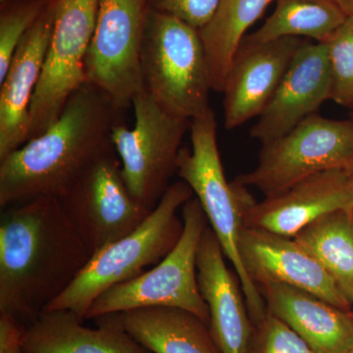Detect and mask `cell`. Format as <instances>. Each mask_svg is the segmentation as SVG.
I'll return each mask as SVG.
<instances>
[{
    "label": "cell",
    "mask_w": 353,
    "mask_h": 353,
    "mask_svg": "<svg viewBox=\"0 0 353 353\" xmlns=\"http://www.w3.org/2000/svg\"><path fill=\"white\" fill-rule=\"evenodd\" d=\"M92 255L57 197L1 209L0 313L27 327L63 294Z\"/></svg>",
    "instance_id": "obj_1"
},
{
    "label": "cell",
    "mask_w": 353,
    "mask_h": 353,
    "mask_svg": "<svg viewBox=\"0 0 353 353\" xmlns=\"http://www.w3.org/2000/svg\"><path fill=\"white\" fill-rule=\"evenodd\" d=\"M125 112L101 88L83 85L46 131L0 160V208L36 197L60 199L114 150L111 134Z\"/></svg>",
    "instance_id": "obj_2"
},
{
    "label": "cell",
    "mask_w": 353,
    "mask_h": 353,
    "mask_svg": "<svg viewBox=\"0 0 353 353\" xmlns=\"http://www.w3.org/2000/svg\"><path fill=\"white\" fill-rule=\"evenodd\" d=\"M194 196L183 181L171 183L146 219L132 233L94 252L74 282L43 311H70L85 320L88 309L104 292L159 263L182 236L179 209Z\"/></svg>",
    "instance_id": "obj_3"
},
{
    "label": "cell",
    "mask_w": 353,
    "mask_h": 353,
    "mask_svg": "<svg viewBox=\"0 0 353 353\" xmlns=\"http://www.w3.org/2000/svg\"><path fill=\"white\" fill-rule=\"evenodd\" d=\"M190 132L192 148H181L176 174L201 202L209 226L240 281L250 320L253 325L259 324L268 310L259 287L246 273L239 250L243 208L252 197L245 187L228 182L225 176L218 148L214 111L208 109L192 119Z\"/></svg>",
    "instance_id": "obj_4"
},
{
    "label": "cell",
    "mask_w": 353,
    "mask_h": 353,
    "mask_svg": "<svg viewBox=\"0 0 353 353\" xmlns=\"http://www.w3.org/2000/svg\"><path fill=\"white\" fill-rule=\"evenodd\" d=\"M143 90L169 112L190 120L206 112L208 60L199 30L150 8L141 50Z\"/></svg>",
    "instance_id": "obj_5"
},
{
    "label": "cell",
    "mask_w": 353,
    "mask_h": 353,
    "mask_svg": "<svg viewBox=\"0 0 353 353\" xmlns=\"http://www.w3.org/2000/svg\"><path fill=\"white\" fill-rule=\"evenodd\" d=\"M181 210L183 231L175 248L150 270L104 292L88 309L85 319L134 309L174 307L194 313L209 324L208 306L197 280V253L209 223L196 196Z\"/></svg>",
    "instance_id": "obj_6"
},
{
    "label": "cell",
    "mask_w": 353,
    "mask_h": 353,
    "mask_svg": "<svg viewBox=\"0 0 353 353\" xmlns=\"http://www.w3.org/2000/svg\"><path fill=\"white\" fill-rule=\"evenodd\" d=\"M134 124L113 128L111 139L123 176L137 201L153 210L176 174L179 153L192 121L162 108L145 90L134 97Z\"/></svg>",
    "instance_id": "obj_7"
},
{
    "label": "cell",
    "mask_w": 353,
    "mask_h": 353,
    "mask_svg": "<svg viewBox=\"0 0 353 353\" xmlns=\"http://www.w3.org/2000/svg\"><path fill=\"white\" fill-rule=\"evenodd\" d=\"M353 171V120L310 116L285 136L262 145L257 166L234 182L265 197L316 174Z\"/></svg>",
    "instance_id": "obj_8"
},
{
    "label": "cell",
    "mask_w": 353,
    "mask_h": 353,
    "mask_svg": "<svg viewBox=\"0 0 353 353\" xmlns=\"http://www.w3.org/2000/svg\"><path fill=\"white\" fill-rule=\"evenodd\" d=\"M99 0H57L52 37L30 108V139L48 129L87 83L85 60Z\"/></svg>",
    "instance_id": "obj_9"
},
{
    "label": "cell",
    "mask_w": 353,
    "mask_h": 353,
    "mask_svg": "<svg viewBox=\"0 0 353 353\" xmlns=\"http://www.w3.org/2000/svg\"><path fill=\"white\" fill-rule=\"evenodd\" d=\"M150 10V0H99L85 60L87 83L126 110L143 90L141 50Z\"/></svg>",
    "instance_id": "obj_10"
},
{
    "label": "cell",
    "mask_w": 353,
    "mask_h": 353,
    "mask_svg": "<svg viewBox=\"0 0 353 353\" xmlns=\"http://www.w3.org/2000/svg\"><path fill=\"white\" fill-rule=\"evenodd\" d=\"M59 201L92 254L132 233L152 211L130 192L115 150L95 161Z\"/></svg>",
    "instance_id": "obj_11"
},
{
    "label": "cell",
    "mask_w": 353,
    "mask_h": 353,
    "mask_svg": "<svg viewBox=\"0 0 353 353\" xmlns=\"http://www.w3.org/2000/svg\"><path fill=\"white\" fill-rule=\"evenodd\" d=\"M338 210H353L348 171L322 172L264 201H250L243 208V225L294 239L304 228Z\"/></svg>",
    "instance_id": "obj_12"
},
{
    "label": "cell",
    "mask_w": 353,
    "mask_h": 353,
    "mask_svg": "<svg viewBox=\"0 0 353 353\" xmlns=\"http://www.w3.org/2000/svg\"><path fill=\"white\" fill-rule=\"evenodd\" d=\"M239 250L246 273L257 287L290 285L350 312L352 303L336 281L294 239L243 227Z\"/></svg>",
    "instance_id": "obj_13"
},
{
    "label": "cell",
    "mask_w": 353,
    "mask_h": 353,
    "mask_svg": "<svg viewBox=\"0 0 353 353\" xmlns=\"http://www.w3.org/2000/svg\"><path fill=\"white\" fill-rule=\"evenodd\" d=\"M329 99L332 73L327 43L308 41L292 58L250 134L262 145L275 141L314 115Z\"/></svg>",
    "instance_id": "obj_14"
},
{
    "label": "cell",
    "mask_w": 353,
    "mask_h": 353,
    "mask_svg": "<svg viewBox=\"0 0 353 353\" xmlns=\"http://www.w3.org/2000/svg\"><path fill=\"white\" fill-rule=\"evenodd\" d=\"M308 39L283 38L256 46L241 43L222 94L227 130L259 117L275 94L297 50Z\"/></svg>",
    "instance_id": "obj_15"
},
{
    "label": "cell",
    "mask_w": 353,
    "mask_h": 353,
    "mask_svg": "<svg viewBox=\"0 0 353 353\" xmlns=\"http://www.w3.org/2000/svg\"><path fill=\"white\" fill-rule=\"evenodd\" d=\"M57 7V0H48L0 82V160L29 141L30 108L52 37Z\"/></svg>",
    "instance_id": "obj_16"
},
{
    "label": "cell",
    "mask_w": 353,
    "mask_h": 353,
    "mask_svg": "<svg viewBox=\"0 0 353 353\" xmlns=\"http://www.w3.org/2000/svg\"><path fill=\"white\" fill-rule=\"evenodd\" d=\"M224 252L210 226L197 253V280L209 309V326L223 353H246L253 324L243 292L228 268Z\"/></svg>",
    "instance_id": "obj_17"
},
{
    "label": "cell",
    "mask_w": 353,
    "mask_h": 353,
    "mask_svg": "<svg viewBox=\"0 0 353 353\" xmlns=\"http://www.w3.org/2000/svg\"><path fill=\"white\" fill-rule=\"evenodd\" d=\"M259 289L268 312L294 330L316 353H350L353 350L350 311L287 285L264 284Z\"/></svg>",
    "instance_id": "obj_18"
},
{
    "label": "cell",
    "mask_w": 353,
    "mask_h": 353,
    "mask_svg": "<svg viewBox=\"0 0 353 353\" xmlns=\"http://www.w3.org/2000/svg\"><path fill=\"white\" fill-rule=\"evenodd\" d=\"M97 320V328H88L70 311H43L25 327L23 353H152L128 333L117 314Z\"/></svg>",
    "instance_id": "obj_19"
},
{
    "label": "cell",
    "mask_w": 353,
    "mask_h": 353,
    "mask_svg": "<svg viewBox=\"0 0 353 353\" xmlns=\"http://www.w3.org/2000/svg\"><path fill=\"white\" fill-rule=\"evenodd\" d=\"M117 315L128 333L152 353H223L209 324L189 311L148 307Z\"/></svg>",
    "instance_id": "obj_20"
},
{
    "label": "cell",
    "mask_w": 353,
    "mask_h": 353,
    "mask_svg": "<svg viewBox=\"0 0 353 353\" xmlns=\"http://www.w3.org/2000/svg\"><path fill=\"white\" fill-rule=\"evenodd\" d=\"M273 0H219L217 10L199 30L206 53L211 88L222 94L230 67L248 30Z\"/></svg>",
    "instance_id": "obj_21"
},
{
    "label": "cell",
    "mask_w": 353,
    "mask_h": 353,
    "mask_svg": "<svg viewBox=\"0 0 353 353\" xmlns=\"http://www.w3.org/2000/svg\"><path fill=\"white\" fill-rule=\"evenodd\" d=\"M347 17L334 0H276L271 15L241 43L256 46L283 38L326 43Z\"/></svg>",
    "instance_id": "obj_22"
},
{
    "label": "cell",
    "mask_w": 353,
    "mask_h": 353,
    "mask_svg": "<svg viewBox=\"0 0 353 353\" xmlns=\"http://www.w3.org/2000/svg\"><path fill=\"white\" fill-rule=\"evenodd\" d=\"M294 240L353 299V210H338L304 228Z\"/></svg>",
    "instance_id": "obj_23"
},
{
    "label": "cell",
    "mask_w": 353,
    "mask_h": 353,
    "mask_svg": "<svg viewBox=\"0 0 353 353\" xmlns=\"http://www.w3.org/2000/svg\"><path fill=\"white\" fill-rule=\"evenodd\" d=\"M48 0H8L0 3V82L18 46L31 29Z\"/></svg>",
    "instance_id": "obj_24"
},
{
    "label": "cell",
    "mask_w": 353,
    "mask_h": 353,
    "mask_svg": "<svg viewBox=\"0 0 353 353\" xmlns=\"http://www.w3.org/2000/svg\"><path fill=\"white\" fill-rule=\"evenodd\" d=\"M332 73V101L352 108L353 104V16L326 41Z\"/></svg>",
    "instance_id": "obj_25"
},
{
    "label": "cell",
    "mask_w": 353,
    "mask_h": 353,
    "mask_svg": "<svg viewBox=\"0 0 353 353\" xmlns=\"http://www.w3.org/2000/svg\"><path fill=\"white\" fill-rule=\"evenodd\" d=\"M246 353L316 352L285 322L268 312L253 325Z\"/></svg>",
    "instance_id": "obj_26"
},
{
    "label": "cell",
    "mask_w": 353,
    "mask_h": 353,
    "mask_svg": "<svg viewBox=\"0 0 353 353\" xmlns=\"http://www.w3.org/2000/svg\"><path fill=\"white\" fill-rule=\"evenodd\" d=\"M219 0H150V8L175 16L201 30L210 22Z\"/></svg>",
    "instance_id": "obj_27"
},
{
    "label": "cell",
    "mask_w": 353,
    "mask_h": 353,
    "mask_svg": "<svg viewBox=\"0 0 353 353\" xmlns=\"http://www.w3.org/2000/svg\"><path fill=\"white\" fill-rule=\"evenodd\" d=\"M25 326L12 316L0 313V353H23Z\"/></svg>",
    "instance_id": "obj_28"
},
{
    "label": "cell",
    "mask_w": 353,
    "mask_h": 353,
    "mask_svg": "<svg viewBox=\"0 0 353 353\" xmlns=\"http://www.w3.org/2000/svg\"><path fill=\"white\" fill-rule=\"evenodd\" d=\"M347 16H353V0H334Z\"/></svg>",
    "instance_id": "obj_29"
},
{
    "label": "cell",
    "mask_w": 353,
    "mask_h": 353,
    "mask_svg": "<svg viewBox=\"0 0 353 353\" xmlns=\"http://www.w3.org/2000/svg\"><path fill=\"white\" fill-rule=\"evenodd\" d=\"M350 312H352V318H353V299L352 301V311H350Z\"/></svg>",
    "instance_id": "obj_30"
},
{
    "label": "cell",
    "mask_w": 353,
    "mask_h": 353,
    "mask_svg": "<svg viewBox=\"0 0 353 353\" xmlns=\"http://www.w3.org/2000/svg\"><path fill=\"white\" fill-rule=\"evenodd\" d=\"M350 176H352V185H353V171L350 172Z\"/></svg>",
    "instance_id": "obj_31"
},
{
    "label": "cell",
    "mask_w": 353,
    "mask_h": 353,
    "mask_svg": "<svg viewBox=\"0 0 353 353\" xmlns=\"http://www.w3.org/2000/svg\"><path fill=\"white\" fill-rule=\"evenodd\" d=\"M8 1V0H0V3H3V2Z\"/></svg>",
    "instance_id": "obj_32"
},
{
    "label": "cell",
    "mask_w": 353,
    "mask_h": 353,
    "mask_svg": "<svg viewBox=\"0 0 353 353\" xmlns=\"http://www.w3.org/2000/svg\"><path fill=\"white\" fill-rule=\"evenodd\" d=\"M350 353H353V350H352V352H350Z\"/></svg>",
    "instance_id": "obj_33"
},
{
    "label": "cell",
    "mask_w": 353,
    "mask_h": 353,
    "mask_svg": "<svg viewBox=\"0 0 353 353\" xmlns=\"http://www.w3.org/2000/svg\"><path fill=\"white\" fill-rule=\"evenodd\" d=\"M352 108V109H353V104H352V108Z\"/></svg>",
    "instance_id": "obj_34"
}]
</instances>
